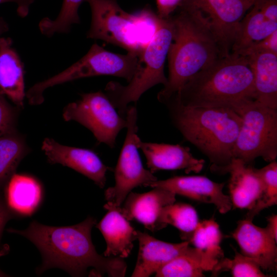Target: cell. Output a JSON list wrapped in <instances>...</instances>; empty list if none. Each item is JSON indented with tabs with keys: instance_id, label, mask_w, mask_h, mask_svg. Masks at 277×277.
Returning <instances> with one entry per match:
<instances>
[{
	"instance_id": "6da1fadb",
	"label": "cell",
	"mask_w": 277,
	"mask_h": 277,
	"mask_svg": "<svg viewBox=\"0 0 277 277\" xmlns=\"http://www.w3.org/2000/svg\"><path fill=\"white\" fill-rule=\"evenodd\" d=\"M96 223V219L91 216L77 224L64 227L33 221L25 230L8 231L26 238L38 249L43 259L36 270L38 274L55 267L72 276H82L86 275L88 268L92 267L90 275L124 276L127 267L124 259L106 257L97 252L91 236Z\"/></svg>"
},
{
	"instance_id": "7a4b0ae2",
	"label": "cell",
	"mask_w": 277,
	"mask_h": 277,
	"mask_svg": "<svg viewBox=\"0 0 277 277\" xmlns=\"http://www.w3.org/2000/svg\"><path fill=\"white\" fill-rule=\"evenodd\" d=\"M254 98L253 74L247 57L231 53L197 72L167 100L187 107L229 108L236 112Z\"/></svg>"
},
{
	"instance_id": "3957f363",
	"label": "cell",
	"mask_w": 277,
	"mask_h": 277,
	"mask_svg": "<svg viewBox=\"0 0 277 277\" xmlns=\"http://www.w3.org/2000/svg\"><path fill=\"white\" fill-rule=\"evenodd\" d=\"M174 13L170 16L173 37L167 55L168 77L157 96L162 103L195 74L220 58L215 39L201 12L182 5Z\"/></svg>"
},
{
	"instance_id": "277c9868",
	"label": "cell",
	"mask_w": 277,
	"mask_h": 277,
	"mask_svg": "<svg viewBox=\"0 0 277 277\" xmlns=\"http://www.w3.org/2000/svg\"><path fill=\"white\" fill-rule=\"evenodd\" d=\"M162 103L174 126L208 158L213 171L221 172L230 163L242 122L238 113L229 108L185 106L172 99Z\"/></svg>"
},
{
	"instance_id": "5b68a950",
	"label": "cell",
	"mask_w": 277,
	"mask_h": 277,
	"mask_svg": "<svg viewBox=\"0 0 277 277\" xmlns=\"http://www.w3.org/2000/svg\"><path fill=\"white\" fill-rule=\"evenodd\" d=\"M172 37L173 27L170 16L167 18L158 16L155 32L141 52L135 73L128 84L123 85L111 81L106 85L105 94L123 117L125 118L129 103H136L152 87L167 84L164 65Z\"/></svg>"
},
{
	"instance_id": "8992f818",
	"label": "cell",
	"mask_w": 277,
	"mask_h": 277,
	"mask_svg": "<svg viewBox=\"0 0 277 277\" xmlns=\"http://www.w3.org/2000/svg\"><path fill=\"white\" fill-rule=\"evenodd\" d=\"M90 7L91 22L87 38L100 39L140 54L146 46L143 34L155 25L156 14L148 9L129 13L116 0H84ZM145 35V34H144Z\"/></svg>"
},
{
	"instance_id": "52a82bcc",
	"label": "cell",
	"mask_w": 277,
	"mask_h": 277,
	"mask_svg": "<svg viewBox=\"0 0 277 277\" xmlns=\"http://www.w3.org/2000/svg\"><path fill=\"white\" fill-rule=\"evenodd\" d=\"M138 55L134 52L114 53L94 44L83 57L71 66L33 85L26 92V97L30 105H39L44 101L43 93L46 89L85 77L112 75L123 78L128 83L135 73Z\"/></svg>"
},
{
	"instance_id": "ba28073f",
	"label": "cell",
	"mask_w": 277,
	"mask_h": 277,
	"mask_svg": "<svg viewBox=\"0 0 277 277\" xmlns=\"http://www.w3.org/2000/svg\"><path fill=\"white\" fill-rule=\"evenodd\" d=\"M242 122L233 151V158L250 165L258 157L270 162L277 156V109L254 100L236 112Z\"/></svg>"
},
{
	"instance_id": "9c48e42d",
	"label": "cell",
	"mask_w": 277,
	"mask_h": 277,
	"mask_svg": "<svg viewBox=\"0 0 277 277\" xmlns=\"http://www.w3.org/2000/svg\"><path fill=\"white\" fill-rule=\"evenodd\" d=\"M63 119L75 121L89 129L100 143L115 147L120 132L126 128V118L121 116L101 91L81 94V98L66 105Z\"/></svg>"
},
{
	"instance_id": "30bf717a",
	"label": "cell",
	"mask_w": 277,
	"mask_h": 277,
	"mask_svg": "<svg viewBox=\"0 0 277 277\" xmlns=\"http://www.w3.org/2000/svg\"><path fill=\"white\" fill-rule=\"evenodd\" d=\"M137 110L135 105L128 106L125 118L126 135L114 169L115 184L105 191L108 204L120 207L132 189L138 186L147 187L157 180L142 164L136 145L138 136Z\"/></svg>"
},
{
	"instance_id": "8fae6325",
	"label": "cell",
	"mask_w": 277,
	"mask_h": 277,
	"mask_svg": "<svg viewBox=\"0 0 277 277\" xmlns=\"http://www.w3.org/2000/svg\"><path fill=\"white\" fill-rule=\"evenodd\" d=\"M253 4L249 0H186L182 5L197 9L206 18L222 58L231 53L239 23Z\"/></svg>"
},
{
	"instance_id": "7c38bea8",
	"label": "cell",
	"mask_w": 277,
	"mask_h": 277,
	"mask_svg": "<svg viewBox=\"0 0 277 277\" xmlns=\"http://www.w3.org/2000/svg\"><path fill=\"white\" fill-rule=\"evenodd\" d=\"M41 148L50 164L72 168L93 181L100 188L104 187L109 168L94 151L62 145L49 137L43 140Z\"/></svg>"
},
{
	"instance_id": "4fadbf2b",
	"label": "cell",
	"mask_w": 277,
	"mask_h": 277,
	"mask_svg": "<svg viewBox=\"0 0 277 277\" xmlns=\"http://www.w3.org/2000/svg\"><path fill=\"white\" fill-rule=\"evenodd\" d=\"M224 183H219L199 175L175 176L164 180H156L147 187H160L192 200L213 204L222 214L232 208L229 195L224 193Z\"/></svg>"
},
{
	"instance_id": "5bb4252c",
	"label": "cell",
	"mask_w": 277,
	"mask_h": 277,
	"mask_svg": "<svg viewBox=\"0 0 277 277\" xmlns=\"http://www.w3.org/2000/svg\"><path fill=\"white\" fill-rule=\"evenodd\" d=\"M152 188L142 193L131 191L118 209L129 221L135 220L155 232L166 227L161 222V214L164 207L175 202L176 194L160 187Z\"/></svg>"
},
{
	"instance_id": "9a60e30c",
	"label": "cell",
	"mask_w": 277,
	"mask_h": 277,
	"mask_svg": "<svg viewBox=\"0 0 277 277\" xmlns=\"http://www.w3.org/2000/svg\"><path fill=\"white\" fill-rule=\"evenodd\" d=\"M232 236L239 245L241 253L255 261L267 271L277 268V241L266 228H261L247 219L239 221Z\"/></svg>"
},
{
	"instance_id": "2e32d148",
	"label": "cell",
	"mask_w": 277,
	"mask_h": 277,
	"mask_svg": "<svg viewBox=\"0 0 277 277\" xmlns=\"http://www.w3.org/2000/svg\"><path fill=\"white\" fill-rule=\"evenodd\" d=\"M138 149L144 153L146 164L152 173L161 170H184L188 173L201 171L205 161L193 156L190 148L180 145L145 142L136 138Z\"/></svg>"
},
{
	"instance_id": "e0dca14e",
	"label": "cell",
	"mask_w": 277,
	"mask_h": 277,
	"mask_svg": "<svg viewBox=\"0 0 277 277\" xmlns=\"http://www.w3.org/2000/svg\"><path fill=\"white\" fill-rule=\"evenodd\" d=\"M139 248L132 277H148L183 252L189 245L184 241L170 243L159 240L146 232L137 230Z\"/></svg>"
},
{
	"instance_id": "ac0fdd59",
	"label": "cell",
	"mask_w": 277,
	"mask_h": 277,
	"mask_svg": "<svg viewBox=\"0 0 277 277\" xmlns=\"http://www.w3.org/2000/svg\"><path fill=\"white\" fill-rule=\"evenodd\" d=\"M221 172L230 175L228 187L232 207L251 209L263 189L257 169L240 159L233 158Z\"/></svg>"
},
{
	"instance_id": "d6986e66",
	"label": "cell",
	"mask_w": 277,
	"mask_h": 277,
	"mask_svg": "<svg viewBox=\"0 0 277 277\" xmlns=\"http://www.w3.org/2000/svg\"><path fill=\"white\" fill-rule=\"evenodd\" d=\"M104 207L108 212L96 225L106 244L103 255L106 257L126 258L133 249V242L137 240V230L121 214L118 207L108 203Z\"/></svg>"
},
{
	"instance_id": "ffe728a7",
	"label": "cell",
	"mask_w": 277,
	"mask_h": 277,
	"mask_svg": "<svg viewBox=\"0 0 277 277\" xmlns=\"http://www.w3.org/2000/svg\"><path fill=\"white\" fill-rule=\"evenodd\" d=\"M0 94L24 107L26 96L23 64L10 37H0Z\"/></svg>"
},
{
	"instance_id": "44dd1931",
	"label": "cell",
	"mask_w": 277,
	"mask_h": 277,
	"mask_svg": "<svg viewBox=\"0 0 277 277\" xmlns=\"http://www.w3.org/2000/svg\"><path fill=\"white\" fill-rule=\"evenodd\" d=\"M246 56L253 74L254 100L277 109V54L263 51Z\"/></svg>"
},
{
	"instance_id": "7402d4cb",
	"label": "cell",
	"mask_w": 277,
	"mask_h": 277,
	"mask_svg": "<svg viewBox=\"0 0 277 277\" xmlns=\"http://www.w3.org/2000/svg\"><path fill=\"white\" fill-rule=\"evenodd\" d=\"M6 186L8 205L16 213L30 215L39 205L42 188L33 177L14 174Z\"/></svg>"
},
{
	"instance_id": "603a6c76",
	"label": "cell",
	"mask_w": 277,
	"mask_h": 277,
	"mask_svg": "<svg viewBox=\"0 0 277 277\" xmlns=\"http://www.w3.org/2000/svg\"><path fill=\"white\" fill-rule=\"evenodd\" d=\"M276 30L277 22L267 19L258 7L253 4L239 23L231 53L237 54L250 44L262 40Z\"/></svg>"
},
{
	"instance_id": "cb8c5ba5",
	"label": "cell",
	"mask_w": 277,
	"mask_h": 277,
	"mask_svg": "<svg viewBox=\"0 0 277 277\" xmlns=\"http://www.w3.org/2000/svg\"><path fill=\"white\" fill-rule=\"evenodd\" d=\"M212 265L204 252L189 246L181 253L160 268L156 277H202L211 271Z\"/></svg>"
},
{
	"instance_id": "d4e9b609",
	"label": "cell",
	"mask_w": 277,
	"mask_h": 277,
	"mask_svg": "<svg viewBox=\"0 0 277 277\" xmlns=\"http://www.w3.org/2000/svg\"><path fill=\"white\" fill-rule=\"evenodd\" d=\"M26 153L24 139L13 129L0 136V188L6 186Z\"/></svg>"
},
{
	"instance_id": "484cf974",
	"label": "cell",
	"mask_w": 277,
	"mask_h": 277,
	"mask_svg": "<svg viewBox=\"0 0 277 277\" xmlns=\"http://www.w3.org/2000/svg\"><path fill=\"white\" fill-rule=\"evenodd\" d=\"M223 238L219 225L213 218L199 222L189 241L195 248L203 251L214 266L224 257L220 244Z\"/></svg>"
},
{
	"instance_id": "4316f807",
	"label": "cell",
	"mask_w": 277,
	"mask_h": 277,
	"mask_svg": "<svg viewBox=\"0 0 277 277\" xmlns=\"http://www.w3.org/2000/svg\"><path fill=\"white\" fill-rule=\"evenodd\" d=\"M161 222L166 227L168 225L175 227L179 230L182 240L188 242L199 223L197 213L193 206L175 202L164 208Z\"/></svg>"
},
{
	"instance_id": "83f0119b",
	"label": "cell",
	"mask_w": 277,
	"mask_h": 277,
	"mask_svg": "<svg viewBox=\"0 0 277 277\" xmlns=\"http://www.w3.org/2000/svg\"><path fill=\"white\" fill-rule=\"evenodd\" d=\"M84 0H63L61 11L54 19L47 17L38 23L41 33L48 37L56 33H68L74 24H80L78 8Z\"/></svg>"
},
{
	"instance_id": "f1b7e54d",
	"label": "cell",
	"mask_w": 277,
	"mask_h": 277,
	"mask_svg": "<svg viewBox=\"0 0 277 277\" xmlns=\"http://www.w3.org/2000/svg\"><path fill=\"white\" fill-rule=\"evenodd\" d=\"M263 189L254 207L248 210L245 219L253 221L263 210L277 204V162L274 160L266 166L257 169Z\"/></svg>"
},
{
	"instance_id": "f546056e",
	"label": "cell",
	"mask_w": 277,
	"mask_h": 277,
	"mask_svg": "<svg viewBox=\"0 0 277 277\" xmlns=\"http://www.w3.org/2000/svg\"><path fill=\"white\" fill-rule=\"evenodd\" d=\"M233 259L223 257L214 266L212 276H216L222 271H230L233 277H266L260 266L251 259L234 249Z\"/></svg>"
},
{
	"instance_id": "4dcf8cb0",
	"label": "cell",
	"mask_w": 277,
	"mask_h": 277,
	"mask_svg": "<svg viewBox=\"0 0 277 277\" xmlns=\"http://www.w3.org/2000/svg\"><path fill=\"white\" fill-rule=\"evenodd\" d=\"M263 51L277 54V30L262 40L250 44L237 54L246 56L253 53Z\"/></svg>"
},
{
	"instance_id": "1f68e13d",
	"label": "cell",
	"mask_w": 277,
	"mask_h": 277,
	"mask_svg": "<svg viewBox=\"0 0 277 277\" xmlns=\"http://www.w3.org/2000/svg\"><path fill=\"white\" fill-rule=\"evenodd\" d=\"M14 113L0 94V136L13 129Z\"/></svg>"
},
{
	"instance_id": "d6a6232c",
	"label": "cell",
	"mask_w": 277,
	"mask_h": 277,
	"mask_svg": "<svg viewBox=\"0 0 277 277\" xmlns=\"http://www.w3.org/2000/svg\"><path fill=\"white\" fill-rule=\"evenodd\" d=\"M157 13L161 18H167L173 14L186 0H155Z\"/></svg>"
},
{
	"instance_id": "836d02e7",
	"label": "cell",
	"mask_w": 277,
	"mask_h": 277,
	"mask_svg": "<svg viewBox=\"0 0 277 277\" xmlns=\"http://www.w3.org/2000/svg\"><path fill=\"white\" fill-rule=\"evenodd\" d=\"M253 4L267 19L277 22V0H255Z\"/></svg>"
},
{
	"instance_id": "e575fe53",
	"label": "cell",
	"mask_w": 277,
	"mask_h": 277,
	"mask_svg": "<svg viewBox=\"0 0 277 277\" xmlns=\"http://www.w3.org/2000/svg\"><path fill=\"white\" fill-rule=\"evenodd\" d=\"M14 213H16L6 205L0 193V240L6 224L14 216Z\"/></svg>"
},
{
	"instance_id": "d590c367",
	"label": "cell",
	"mask_w": 277,
	"mask_h": 277,
	"mask_svg": "<svg viewBox=\"0 0 277 277\" xmlns=\"http://www.w3.org/2000/svg\"><path fill=\"white\" fill-rule=\"evenodd\" d=\"M35 2V0H0V4L12 2L17 5L16 12L19 16L24 18L29 13L30 7Z\"/></svg>"
},
{
	"instance_id": "8d00e7d4",
	"label": "cell",
	"mask_w": 277,
	"mask_h": 277,
	"mask_svg": "<svg viewBox=\"0 0 277 277\" xmlns=\"http://www.w3.org/2000/svg\"><path fill=\"white\" fill-rule=\"evenodd\" d=\"M267 225L265 227L271 235L277 241V215L272 214L267 218Z\"/></svg>"
},
{
	"instance_id": "74e56055",
	"label": "cell",
	"mask_w": 277,
	"mask_h": 277,
	"mask_svg": "<svg viewBox=\"0 0 277 277\" xmlns=\"http://www.w3.org/2000/svg\"><path fill=\"white\" fill-rule=\"evenodd\" d=\"M8 30V26L5 20L0 17V37L2 34L7 31Z\"/></svg>"
},
{
	"instance_id": "f35d334b",
	"label": "cell",
	"mask_w": 277,
	"mask_h": 277,
	"mask_svg": "<svg viewBox=\"0 0 277 277\" xmlns=\"http://www.w3.org/2000/svg\"><path fill=\"white\" fill-rule=\"evenodd\" d=\"M7 275L0 270V276H5Z\"/></svg>"
},
{
	"instance_id": "ab89813d",
	"label": "cell",
	"mask_w": 277,
	"mask_h": 277,
	"mask_svg": "<svg viewBox=\"0 0 277 277\" xmlns=\"http://www.w3.org/2000/svg\"><path fill=\"white\" fill-rule=\"evenodd\" d=\"M249 1L252 2L253 3H254V1H255V0H249Z\"/></svg>"
}]
</instances>
